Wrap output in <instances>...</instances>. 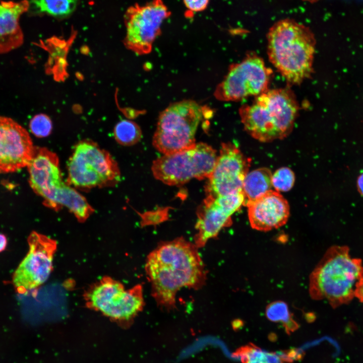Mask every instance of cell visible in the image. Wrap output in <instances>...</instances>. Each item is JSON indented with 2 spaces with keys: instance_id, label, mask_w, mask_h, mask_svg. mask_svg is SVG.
Listing matches in <instances>:
<instances>
[{
  "instance_id": "1",
  "label": "cell",
  "mask_w": 363,
  "mask_h": 363,
  "mask_svg": "<svg viewBox=\"0 0 363 363\" xmlns=\"http://www.w3.org/2000/svg\"><path fill=\"white\" fill-rule=\"evenodd\" d=\"M198 249L194 243L178 237L162 242L148 255L145 271L159 306L172 310L182 288L197 289L204 284L207 273Z\"/></svg>"
},
{
  "instance_id": "2",
  "label": "cell",
  "mask_w": 363,
  "mask_h": 363,
  "mask_svg": "<svg viewBox=\"0 0 363 363\" xmlns=\"http://www.w3.org/2000/svg\"><path fill=\"white\" fill-rule=\"evenodd\" d=\"M267 39L269 60L288 83L298 85L311 77L316 40L310 28L285 19L271 26Z\"/></svg>"
},
{
  "instance_id": "3",
  "label": "cell",
  "mask_w": 363,
  "mask_h": 363,
  "mask_svg": "<svg viewBox=\"0 0 363 363\" xmlns=\"http://www.w3.org/2000/svg\"><path fill=\"white\" fill-rule=\"evenodd\" d=\"M299 105L289 88L268 89L251 104L242 105L239 114L251 137L267 142L283 139L292 131Z\"/></svg>"
},
{
  "instance_id": "4",
  "label": "cell",
  "mask_w": 363,
  "mask_h": 363,
  "mask_svg": "<svg viewBox=\"0 0 363 363\" xmlns=\"http://www.w3.org/2000/svg\"><path fill=\"white\" fill-rule=\"evenodd\" d=\"M361 278V260L352 257L346 246H332L311 273L309 293L312 298L326 300L336 308L354 297L355 285Z\"/></svg>"
},
{
  "instance_id": "5",
  "label": "cell",
  "mask_w": 363,
  "mask_h": 363,
  "mask_svg": "<svg viewBox=\"0 0 363 363\" xmlns=\"http://www.w3.org/2000/svg\"><path fill=\"white\" fill-rule=\"evenodd\" d=\"M202 115V107L193 100L170 105L159 116L153 146L163 154L192 147L196 143L195 134Z\"/></svg>"
},
{
  "instance_id": "6",
  "label": "cell",
  "mask_w": 363,
  "mask_h": 363,
  "mask_svg": "<svg viewBox=\"0 0 363 363\" xmlns=\"http://www.w3.org/2000/svg\"><path fill=\"white\" fill-rule=\"evenodd\" d=\"M216 151L205 143L163 156L153 162L152 171L158 180L169 186L184 184L193 178H209L217 158Z\"/></svg>"
},
{
  "instance_id": "7",
  "label": "cell",
  "mask_w": 363,
  "mask_h": 363,
  "mask_svg": "<svg viewBox=\"0 0 363 363\" xmlns=\"http://www.w3.org/2000/svg\"><path fill=\"white\" fill-rule=\"evenodd\" d=\"M68 170L69 182L80 188L111 186L120 180L116 162L107 151L89 140L80 141L75 146Z\"/></svg>"
},
{
  "instance_id": "8",
  "label": "cell",
  "mask_w": 363,
  "mask_h": 363,
  "mask_svg": "<svg viewBox=\"0 0 363 363\" xmlns=\"http://www.w3.org/2000/svg\"><path fill=\"white\" fill-rule=\"evenodd\" d=\"M83 296L88 308L119 322L132 320L144 306L142 285L125 289L122 283L109 276L92 284Z\"/></svg>"
},
{
  "instance_id": "9",
  "label": "cell",
  "mask_w": 363,
  "mask_h": 363,
  "mask_svg": "<svg viewBox=\"0 0 363 363\" xmlns=\"http://www.w3.org/2000/svg\"><path fill=\"white\" fill-rule=\"evenodd\" d=\"M272 71L263 59L254 53L248 54L240 63L230 66L228 71L214 92L221 101H237L257 96L267 90Z\"/></svg>"
},
{
  "instance_id": "10",
  "label": "cell",
  "mask_w": 363,
  "mask_h": 363,
  "mask_svg": "<svg viewBox=\"0 0 363 363\" xmlns=\"http://www.w3.org/2000/svg\"><path fill=\"white\" fill-rule=\"evenodd\" d=\"M170 15L163 0H151L129 8L125 15L126 47L138 54L150 52L164 21Z\"/></svg>"
},
{
  "instance_id": "11",
  "label": "cell",
  "mask_w": 363,
  "mask_h": 363,
  "mask_svg": "<svg viewBox=\"0 0 363 363\" xmlns=\"http://www.w3.org/2000/svg\"><path fill=\"white\" fill-rule=\"evenodd\" d=\"M28 243L29 252L12 276L13 284L20 294L35 289L46 281L57 248L55 240L34 231L29 234Z\"/></svg>"
},
{
  "instance_id": "12",
  "label": "cell",
  "mask_w": 363,
  "mask_h": 363,
  "mask_svg": "<svg viewBox=\"0 0 363 363\" xmlns=\"http://www.w3.org/2000/svg\"><path fill=\"white\" fill-rule=\"evenodd\" d=\"M251 160L234 144L222 143L206 187L207 196L216 197L242 191Z\"/></svg>"
},
{
  "instance_id": "13",
  "label": "cell",
  "mask_w": 363,
  "mask_h": 363,
  "mask_svg": "<svg viewBox=\"0 0 363 363\" xmlns=\"http://www.w3.org/2000/svg\"><path fill=\"white\" fill-rule=\"evenodd\" d=\"M242 191L216 197L207 196L199 210L194 244L202 248L210 239L217 236L224 227L232 223L231 215L244 205Z\"/></svg>"
},
{
  "instance_id": "14",
  "label": "cell",
  "mask_w": 363,
  "mask_h": 363,
  "mask_svg": "<svg viewBox=\"0 0 363 363\" xmlns=\"http://www.w3.org/2000/svg\"><path fill=\"white\" fill-rule=\"evenodd\" d=\"M35 148L25 128L10 117L0 116V173L27 166Z\"/></svg>"
},
{
  "instance_id": "15",
  "label": "cell",
  "mask_w": 363,
  "mask_h": 363,
  "mask_svg": "<svg viewBox=\"0 0 363 363\" xmlns=\"http://www.w3.org/2000/svg\"><path fill=\"white\" fill-rule=\"evenodd\" d=\"M29 183L33 191L46 202L65 183L55 153L44 148H36L27 166Z\"/></svg>"
},
{
  "instance_id": "16",
  "label": "cell",
  "mask_w": 363,
  "mask_h": 363,
  "mask_svg": "<svg viewBox=\"0 0 363 363\" xmlns=\"http://www.w3.org/2000/svg\"><path fill=\"white\" fill-rule=\"evenodd\" d=\"M251 226L267 231L284 225L289 216L287 200L276 191L270 190L257 199L247 202Z\"/></svg>"
},
{
  "instance_id": "17",
  "label": "cell",
  "mask_w": 363,
  "mask_h": 363,
  "mask_svg": "<svg viewBox=\"0 0 363 363\" xmlns=\"http://www.w3.org/2000/svg\"><path fill=\"white\" fill-rule=\"evenodd\" d=\"M29 6L26 0L0 2V54L8 52L22 44L24 36L19 19Z\"/></svg>"
},
{
  "instance_id": "18",
  "label": "cell",
  "mask_w": 363,
  "mask_h": 363,
  "mask_svg": "<svg viewBox=\"0 0 363 363\" xmlns=\"http://www.w3.org/2000/svg\"><path fill=\"white\" fill-rule=\"evenodd\" d=\"M45 206L54 210L66 207L80 222H84L93 212L86 199L66 184L53 194Z\"/></svg>"
},
{
  "instance_id": "19",
  "label": "cell",
  "mask_w": 363,
  "mask_h": 363,
  "mask_svg": "<svg viewBox=\"0 0 363 363\" xmlns=\"http://www.w3.org/2000/svg\"><path fill=\"white\" fill-rule=\"evenodd\" d=\"M272 175L271 170L266 167L259 168L247 173L242 188L245 198L244 205L271 190Z\"/></svg>"
},
{
  "instance_id": "20",
  "label": "cell",
  "mask_w": 363,
  "mask_h": 363,
  "mask_svg": "<svg viewBox=\"0 0 363 363\" xmlns=\"http://www.w3.org/2000/svg\"><path fill=\"white\" fill-rule=\"evenodd\" d=\"M36 9L55 17H65L75 10L78 0H31Z\"/></svg>"
},
{
  "instance_id": "21",
  "label": "cell",
  "mask_w": 363,
  "mask_h": 363,
  "mask_svg": "<svg viewBox=\"0 0 363 363\" xmlns=\"http://www.w3.org/2000/svg\"><path fill=\"white\" fill-rule=\"evenodd\" d=\"M266 315L270 321L283 324L288 332L294 331L298 327L293 320L287 305L283 301L277 300L269 304L266 307Z\"/></svg>"
},
{
  "instance_id": "22",
  "label": "cell",
  "mask_w": 363,
  "mask_h": 363,
  "mask_svg": "<svg viewBox=\"0 0 363 363\" xmlns=\"http://www.w3.org/2000/svg\"><path fill=\"white\" fill-rule=\"evenodd\" d=\"M237 355L244 363H285L287 361L282 355L251 345L242 348Z\"/></svg>"
},
{
  "instance_id": "23",
  "label": "cell",
  "mask_w": 363,
  "mask_h": 363,
  "mask_svg": "<svg viewBox=\"0 0 363 363\" xmlns=\"http://www.w3.org/2000/svg\"><path fill=\"white\" fill-rule=\"evenodd\" d=\"M113 135L116 141L120 145L131 146L139 142L142 137L139 126L129 120L119 122L115 126Z\"/></svg>"
},
{
  "instance_id": "24",
  "label": "cell",
  "mask_w": 363,
  "mask_h": 363,
  "mask_svg": "<svg viewBox=\"0 0 363 363\" xmlns=\"http://www.w3.org/2000/svg\"><path fill=\"white\" fill-rule=\"evenodd\" d=\"M295 175L291 169L287 167H281L272 174V187L277 192H287L293 187Z\"/></svg>"
},
{
  "instance_id": "25",
  "label": "cell",
  "mask_w": 363,
  "mask_h": 363,
  "mask_svg": "<svg viewBox=\"0 0 363 363\" xmlns=\"http://www.w3.org/2000/svg\"><path fill=\"white\" fill-rule=\"evenodd\" d=\"M29 128L34 136L43 138L50 135L52 129V124L47 115L40 113L35 115L30 120Z\"/></svg>"
},
{
  "instance_id": "26",
  "label": "cell",
  "mask_w": 363,
  "mask_h": 363,
  "mask_svg": "<svg viewBox=\"0 0 363 363\" xmlns=\"http://www.w3.org/2000/svg\"><path fill=\"white\" fill-rule=\"evenodd\" d=\"M186 8L193 12L203 11L207 8L210 0H183Z\"/></svg>"
},
{
  "instance_id": "27",
  "label": "cell",
  "mask_w": 363,
  "mask_h": 363,
  "mask_svg": "<svg viewBox=\"0 0 363 363\" xmlns=\"http://www.w3.org/2000/svg\"><path fill=\"white\" fill-rule=\"evenodd\" d=\"M354 296L363 304V278L360 279L356 284L354 291Z\"/></svg>"
},
{
  "instance_id": "28",
  "label": "cell",
  "mask_w": 363,
  "mask_h": 363,
  "mask_svg": "<svg viewBox=\"0 0 363 363\" xmlns=\"http://www.w3.org/2000/svg\"><path fill=\"white\" fill-rule=\"evenodd\" d=\"M7 245V237L5 235L0 233V253L6 249Z\"/></svg>"
},
{
  "instance_id": "29",
  "label": "cell",
  "mask_w": 363,
  "mask_h": 363,
  "mask_svg": "<svg viewBox=\"0 0 363 363\" xmlns=\"http://www.w3.org/2000/svg\"><path fill=\"white\" fill-rule=\"evenodd\" d=\"M357 186L359 192L363 196V173L358 178Z\"/></svg>"
},
{
  "instance_id": "30",
  "label": "cell",
  "mask_w": 363,
  "mask_h": 363,
  "mask_svg": "<svg viewBox=\"0 0 363 363\" xmlns=\"http://www.w3.org/2000/svg\"><path fill=\"white\" fill-rule=\"evenodd\" d=\"M304 1H308V2H311V3H314V2H317V1H319V0H304Z\"/></svg>"
}]
</instances>
